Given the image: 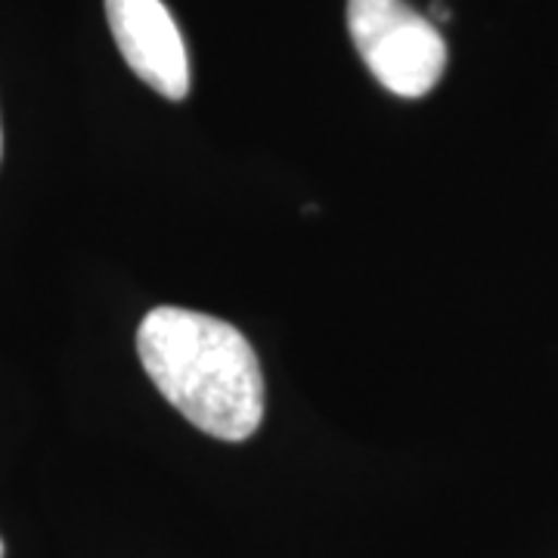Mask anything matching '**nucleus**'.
Returning a JSON list of instances; mask_svg holds the SVG:
<instances>
[{
  "instance_id": "6",
  "label": "nucleus",
  "mask_w": 558,
  "mask_h": 558,
  "mask_svg": "<svg viewBox=\"0 0 558 558\" xmlns=\"http://www.w3.org/2000/svg\"><path fill=\"white\" fill-rule=\"evenodd\" d=\"M0 558H3V539H0Z\"/></svg>"
},
{
  "instance_id": "5",
  "label": "nucleus",
  "mask_w": 558,
  "mask_h": 558,
  "mask_svg": "<svg viewBox=\"0 0 558 558\" xmlns=\"http://www.w3.org/2000/svg\"><path fill=\"white\" fill-rule=\"evenodd\" d=\"M0 156H3V131H0Z\"/></svg>"
},
{
  "instance_id": "1",
  "label": "nucleus",
  "mask_w": 558,
  "mask_h": 558,
  "mask_svg": "<svg viewBox=\"0 0 558 558\" xmlns=\"http://www.w3.org/2000/svg\"><path fill=\"white\" fill-rule=\"evenodd\" d=\"M137 354L161 398L211 438H252L264 418V376L255 348L227 319L156 307L137 329Z\"/></svg>"
},
{
  "instance_id": "3",
  "label": "nucleus",
  "mask_w": 558,
  "mask_h": 558,
  "mask_svg": "<svg viewBox=\"0 0 558 558\" xmlns=\"http://www.w3.org/2000/svg\"><path fill=\"white\" fill-rule=\"evenodd\" d=\"M121 57L140 81L168 100L190 94V57L178 22L161 0H106Z\"/></svg>"
},
{
  "instance_id": "2",
  "label": "nucleus",
  "mask_w": 558,
  "mask_h": 558,
  "mask_svg": "<svg viewBox=\"0 0 558 558\" xmlns=\"http://www.w3.org/2000/svg\"><path fill=\"white\" fill-rule=\"evenodd\" d=\"M348 32L366 69L403 100L425 97L447 69L438 25L407 0H348Z\"/></svg>"
},
{
  "instance_id": "4",
  "label": "nucleus",
  "mask_w": 558,
  "mask_h": 558,
  "mask_svg": "<svg viewBox=\"0 0 558 558\" xmlns=\"http://www.w3.org/2000/svg\"><path fill=\"white\" fill-rule=\"evenodd\" d=\"M450 20V10L444 3H432V22H447Z\"/></svg>"
}]
</instances>
